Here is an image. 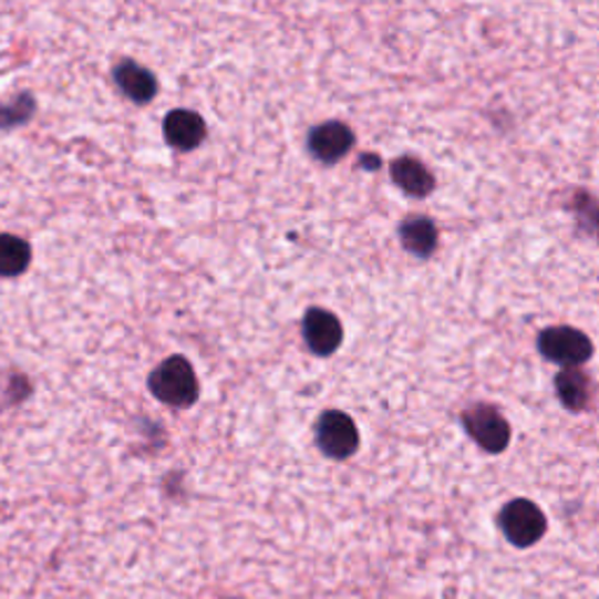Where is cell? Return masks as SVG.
Here are the masks:
<instances>
[{
  "instance_id": "obj_1",
  "label": "cell",
  "mask_w": 599,
  "mask_h": 599,
  "mask_svg": "<svg viewBox=\"0 0 599 599\" xmlns=\"http://www.w3.org/2000/svg\"><path fill=\"white\" fill-rule=\"evenodd\" d=\"M148 386L157 401L172 407H190L199 399L195 368L183 357H169L167 361H162L151 373Z\"/></svg>"
},
{
  "instance_id": "obj_2",
  "label": "cell",
  "mask_w": 599,
  "mask_h": 599,
  "mask_svg": "<svg viewBox=\"0 0 599 599\" xmlns=\"http://www.w3.org/2000/svg\"><path fill=\"white\" fill-rule=\"evenodd\" d=\"M539 351L550 363L565 368H581L592 359V342L586 333L569 326H552L539 333Z\"/></svg>"
},
{
  "instance_id": "obj_3",
  "label": "cell",
  "mask_w": 599,
  "mask_h": 599,
  "mask_svg": "<svg viewBox=\"0 0 599 599\" xmlns=\"http://www.w3.org/2000/svg\"><path fill=\"white\" fill-rule=\"evenodd\" d=\"M314 438L326 457L338 459V462L354 457L361 445V436H359L354 420L340 410L323 412L314 426Z\"/></svg>"
},
{
  "instance_id": "obj_4",
  "label": "cell",
  "mask_w": 599,
  "mask_h": 599,
  "mask_svg": "<svg viewBox=\"0 0 599 599\" xmlns=\"http://www.w3.org/2000/svg\"><path fill=\"white\" fill-rule=\"evenodd\" d=\"M499 527L513 546L529 548L544 539L546 515L534 502L515 499L499 513Z\"/></svg>"
},
{
  "instance_id": "obj_5",
  "label": "cell",
  "mask_w": 599,
  "mask_h": 599,
  "mask_svg": "<svg viewBox=\"0 0 599 599\" xmlns=\"http://www.w3.org/2000/svg\"><path fill=\"white\" fill-rule=\"evenodd\" d=\"M462 424L468 436L489 454L504 452L510 443V424L494 405L481 403L464 410Z\"/></svg>"
},
{
  "instance_id": "obj_6",
  "label": "cell",
  "mask_w": 599,
  "mask_h": 599,
  "mask_svg": "<svg viewBox=\"0 0 599 599\" xmlns=\"http://www.w3.org/2000/svg\"><path fill=\"white\" fill-rule=\"evenodd\" d=\"M302 335H304V342H307V347H309V351H312V354L330 357L340 349L344 330H342L340 319L333 312H328V309L312 307L304 314Z\"/></svg>"
},
{
  "instance_id": "obj_7",
  "label": "cell",
  "mask_w": 599,
  "mask_h": 599,
  "mask_svg": "<svg viewBox=\"0 0 599 599\" xmlns=\"http://www.w3.org/2000/svg\"><path fill=\"white\" fill-rule=\"evenodd\" d=\"M307 148L314 159L323 164H335L349 155L354 148V132H351L344 122L330 120L323 125L314 127L307 136Z\"/></svg>"
},
{
  "instance_id": "obj_8",
  "label": "cell",
  "mask_w": 599,
  "mask_h": 599,
  "mask_svg": "<svg viewBox=\"0 0 599 599\" xmlns=\"http://www.w3.org/2000/svg\"><path fill=\"white\" fill-rule=\"evenodd\" d=\"M164 141L176 151H195L206 138V122L199 113L188 109L172 111L162 122Z\"/></svg>"
},
{
  "instance_id": "obj_9",
  "label": "cell",
  "mask_w": 599,
  "mask_h": 599,
  "mask_svg": "<svg viewBox=\"0 0 599 599\" xmlns=\"http://www.w3.org/2000/svg\"><path fill=\"white\" fill-rule=\"evenodd\" d=\"M117 87L134 103H148L157 94V78L136 61H120L113 71Z\"/></svg>"
},
{
  "instance_id": "obj_10",
  "label": "cell",
  "mask_w": 599,
  "mask_h": 599,
  "mask_svg": "<svg viewBox=\"0 0 599 599\" xmlns=\"http://www.w3.org/2000/svg\"><path fill=\"white\" fill-rule=\"evenodd\" d=\"M391 180L410 197H426L431 195L433 185H436V178L426 169V164L410 155L399 157L391 164Z\"/></svg>"
},
{
  "instance_id": "obj_11",
  "label": "cell",
  "mask_w": 599,
  "mask_h": 599,
  "mask_svg": "<svg viewBox=\"0 0 599 599\" xmlns=\"http://www.w3.org/2000/svg\"><path fill=\"white\" fill-rule=\"evenodd\" d=\"M399 237L403 249L417 258H428L438 246V230L436 223L426 216H410L401 223Z\"/></svg>"
},
{
  "instance_id": "obj_12",
  "label": "cell",
  "mask_w": 599,
  "mask_h": 599,
  "mask_svg": "<svg viewBox=\"0 0 599 599\" xmlns=\"http://www.w3.org/2000/svg\"><path fill=\"white\" fill-rule=\"evenodd\" d=\"M555 391L560 403L571 412L588 410L592 401V384L581 368H565L555 378Z\"/></svg>"
},
{
  "instance_id": "obj_13",
  "label": "cell",
  "mask_w": 599,
  "mask_h": 599,
  "mask_svg": "<svg viewBox=\"0 0 599 599\" xmlns=\"http://www.w3.org/2000/svg\"><path fill=\"white\" fill-rule=\"evenodd\" d=\"M31 262V246L12 235H0V277H19Z\"/></svg>"
}]
</instances>
